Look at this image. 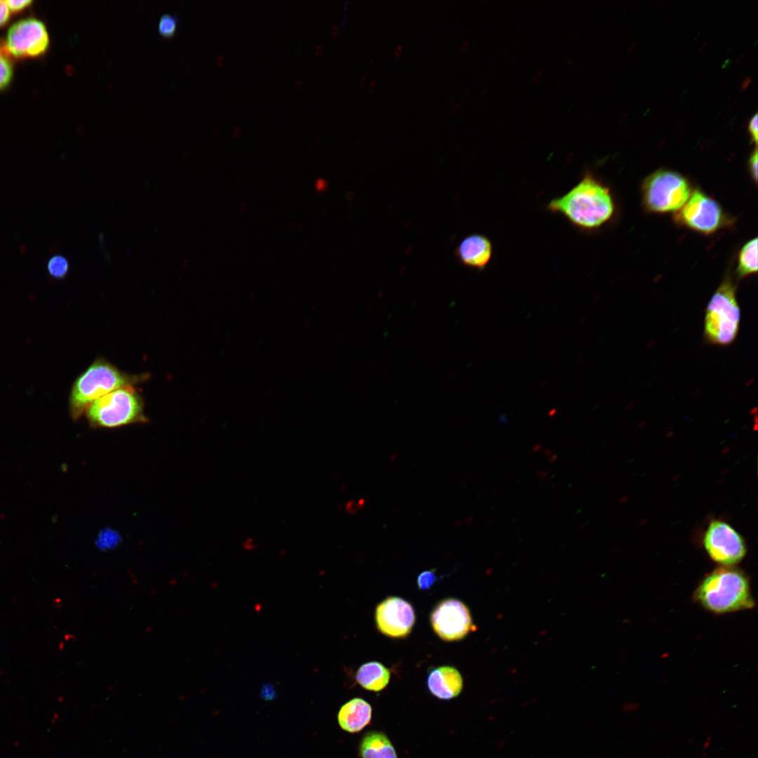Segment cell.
<instances>
[{"label": "cell", "instance_id": "5b68a950", "mask_svg": "<svg viewBox=\"0 0 758 758\" xmlns=\"http://www.w3.org/2000/svg\"><path fill=\"white\" fill-rule=\"evenodd\" d=\"M740 309L736 298V288L731 278L726 277L711 297L705 314L704 335L710 343L727 345L738 333Z\"/></svg>", "mask_w": 758, "mask_h": 758}, {"label": "cell", "instance_id": "30bf717a", "mask_svg": "<svg viewBox=\"0 0 758 758\" xmlns=\"http://www.w3.org/2000/svg\"><path fill=\"white\" fill-rule=\"evenodd\" d=\"M430 622L434 632L447 641L462 639L474 628L469 609L455 598L439 601L431 613Z\"/></svg>", "mask_w": 758, "mask_h": 758}, {"label": "cell", "instance_id": "9c48e42d", "mask_svg": "<svg viewBox=\"0 0 758 758\" xmlns=\"http://www.w3.org/2000/svg\"><path fill=\"white\" fill-rule=\"evenodd\" d=\"M49 45L44 24L30 18L14 23L8 29L6 41L0 49L18 58L36 57L44 54Z\"/></svg>", "mask_w": 758, "mask_h": 758}, {"label": "cell", "instance_id": "e0dca14e", "mask_svg": "<svg viewBox=\"0 0 758 758\" xmlns=\"http://www.w3.org/2000/svg\"><path fill=\"white\" fill-rule=\"evenodd\" d=\"M757 272V238L750 239L740 248L738 255L736 274L739 278Z\"/></svg>", "mask_w": 758, "mask_h": 758}, {"label": "cell", "instance_id": "7402d4cb", "mask_svg": "<svg viewBox=\"0 0 758 758\" xmlns=\"http://www.w3.org/2000/svg\"><path fill=\"white\" fill-rule=\"evenodd\" d=\"M437 580L434 570L421 572L417 578V585L420 590H429Z\"/></svg>", "mask_w": 758, "mask_h": 758}, {"label": "cell", "instance_id": "4fadbf2b", "mask_svg": "<svg viewBox=\"0 0 758 758\" xmlns=\"http://www.w3.org/2000/svg\"><path fill=\"white\" fill-rule=\"evenodd\" d=\"M427 684L434 696L441 700H450L460 693L463 683L457 669L451 666H440L429 673Z\"/></svg>", "mask_w": 758, "mask_h": 758}, {"label": "cell", "instance_id": "ac0fdd59", "mask_svg": "<svg viewBox=\"0 0 758 758\" xmlns=\"http://www.w3.org/2000/svg\"><path fill=\"white\" fill-rule=\"evenodd\" d=\"M48 274L55 279H62L68 274L69 263L62 255H55L49 258L46 265Z\"/></svg>", "mask_w": 758, "mask_h": 758}, {"label": "cell", "instance_id": "83f0119b", "mask_svg": "<svg viewBox=\"0 0 758 758\" xmlns=\"http://www.w3.org/2000/svg\"><path fill=\"white\" fill-rule=\"evenodd\" d=\"M244 545L246 546L247 548L253 547V546L255 545L254 540L253 538H248L244 543Z\"/></svg>", "mask_w": 758, "mask_h": 758}, {"label": "cell", "instance_id": "484cf974", "mask_svg": "<svg viewBox=\"0 0 758 758\" xmlns=\"http://www.w3.org/2000/svg\"><path fill=\"white\" fill-rule=\"evenodd\" d=\"M10 10L6 1H0V27L4 25L9 19Z\"/></svg>", "mask_w": 758, "mask_h": 758}, {"label": "cell", "instance_id": "5bb4252c", "mask_svg": "<svg viewBox=\"0 0 758 758\" xmlns=\"http://www.w3.org/2000/svg\"><path fill=\"white\" fill-rule=\"evenodd\" d=\"M371 717V705L362 698H355L341 707L338 714V721L343 730L357 733L370 724Z\"/></svg>", "mask_w": 758, "mask_h": 758}, {"label": "cell", "instance_id": "44dd1931", "mask_svg": "<svg viewBox=\"0 0 758 758\" xmlns=\"http://www.w3.org/2000/svg\"><path fill=\"white\" fill-rule=\"evenodd\" d=\"M119 540L120 538L117 533H108L106 531L100 535L96 544L100 550H106L113 549L119 544Z\"/></svg>", "mask_w": 758, "mask_h": 758}, {"label": "cell", "instance_id": "52a82bcc", "mask_svg": "<svg viewBox=\"0 0 758 758\" xmlns=\"http://www.w3.org/2000/svg\"><path fill=\"white\" fill-rule=\"evenodd\" d=\"M674 219L677 224L704 234L717 232L731 220L716 200L699 190L692 192L685 204L675 212Z\"/></svg>", "mask_w": 758, "mask_h": 758}, {"label": "cell", "instance_id": "1f68e13d", "mask_svg": "<svg viewBox=\"0 0 758 758\" xmlns=\"http://www.w3.org/2000/svg\"><path fill=\"white\" fill-rule=\"evenodd\" d=\"M459 107H460V104H459L458 102V103H456V104H455V105H453V106L452 107V108H451V111H452L453 112H456L458 111V109H459Z\"/></svg>", "mask_w": 758, "mask_h": 758}, {"label": "cell", "instance_id": "f1b7e54d", "mask_svg": "<svg viewBox=\"0 0 758 758\" xmlns=\"http://www.w3.org/2000/svg\"><path fill=\"white\" fill-rule=\"evenodd\" d=\"M469 46H470V41H468V40L465 41L461 45V50L463 51L467 50V48L469 47Z\"/></svg>", "mask_w": 758, "mask_h": 758}, {"label": "cell", "instance_id": "f546056e", "mask_svg": "<svg viewBox=\"0 0 758 758\" xmlns=\"http://www.w3.org/2000/svg\"><path fill=\"white\" fill-rule=\"evenodd\" d=\"M401 51H402V46H401V45H398V46H397V47L395 48V49H394V54H395L396 55H399L400 54V53H401Z\"/></svg>", "mask_w": 758, "mask_h": 758}, {"label": "cell", "instance_id": "7a4b0ae2", "mask_svg": "<svg viewBox=\"0 0 758 758\" xmlns=\"http://www.w3.org/2000/svg\"><path fill=\"white\" fill-rule=\"evenodd\" d=\"M693 599L705 611L722 615L750 610L756 602L747 574L736 566H721L698 583Z\"/></svg>", "mask_w": 758, "mask_h": 758}, {"label": "cell", "instance_id": "8992f818", "mask_svg": "<svg viewBox=\"0 0 758 758\" xmlns=\"http://www.w3.org/2000/svg\"><path fill=\"white\" fill-rule=\"evenodd\" d=\"M641 190L644 208L653 213L677 211L693 192L690 182L683 175L664 168L646 177Z\"/></svg>", "mask_w": 758, "mask_h": 758}, {"label": "cell", "instance_id": "277c9868", "mask_svg": "<svg viewBox=\"0 0 758 758\" xmlns=\"http://www.w3.org/2000/svg\"><path fill=\"white\" fill-rule=\"evenodd\" d=\"M91 427L114 428L147 421L143 400L133 385L114 390L93 401L86 411Z\"/></svg>", "mask_w": 758, "mask_h": 758}, {"label": "cell", "instance_id": "3957f363", "mask_svg": "<svg viewBox=\"0 0 758 758\" xmlns=\"http://www.w3.org/2000/svg\"><path fill=\"white\" fill-rule=\"evenodd\" d=\"M146 375H131L103 359L94 361L74 381L69 397L71 417L77 420L91 404L121 387L133 385Z\"/></svg>", "mask_w": 758, "mask_h": 758}, {"label": "cell", "instance_id": "ffe728a7", "mask_svg": "<svg viewBox=\"0 0 758 758\" xmlns=\"http://www.w3.org/2000/svg\"><path fill=\"white\" fill-rule=\"evenodd\" d=\"M13 75L12 66L7 57L0 51V90L5 88L11 82Z\"/></svg>", "mask_w": 758, "mask_h": 758}, {"label": "cell", "instance_id": "836d02e7", "mask_svg": "<svg viewBox=\"0 0 758 758\" xmlns=\"http://www.w3.org/2000/svg\"><path fill=\"white\" fill-rule=\"evenodd\" d=\"M366 76L365 74H362L361 76V77L359 78V83L361 84H363L366 81Z\"/></svg>", "mask_w": 758, "mask_h": 758}, {"label": "cell", "instance_id": "d6986e66", "mask_svg": "<svg viewBox=\"0 0 758 758\" xmlns=\"http://www.w3.org/2000/svg\"><path fill=\"white\" fill-rule=\"evenodd\" d=\"M178 18L170 14L163 15L158 24L159 32L166 37L172 36L176 29Z\"/></svg>", "mask_w": 758, "mask_h": 758}, {"label": "cell", "instance_id": "603a6c76", "mask_svg": "<svg viewBox=\"0 0 758 758\" xmlns=\"http://www.w3.org/2000/svg\"><path fill=\"white\" fill-rule=\"evenodd\" d=\"M757 149L755 147L750 156L747 164L751 178L755 183L757 182Z\"/></svg>", "mask_w": 758, "mask_h": 758}, {"label": "cell", "instance_id": "7c38bea8", "mask_svg": "<svg viewBox=\"0 0 758 758\" xmlns=\"http://www.w3.org/2000/svg\"><path fill=\"white\" fill-rule=\"evenodd\" d=\"M493 254L492 241L486 235L472 234L458 245L455 255L461 264L477 270H483Z\"/></svg>", "mask_w": 758, "mask_h": 758}, {"label": "cell", "instance_id": "d6a6232c", "mask_svg": "<svg viewBox=\"0 0 758 758\" xmlns=\"http://www.w3.org/2000/svg\"><path fill=\"white\" fill-rule=\"evenodd\" d=\"M710 739H711L710 736L707 737V740H706L705 743H704V748L705 749H707L708 747V746H709V745L710 743Z\"/></svg>", "mask_w": 758, "mask_h": 758}, {"label": "cell", "instance_id": "cb8c5ba5", "mask_svg": "<svg viewBox=\"0 0 758 758\" xmlns=\"http://www.w3.org/2000/svg\"><path fill=\"white\" fill-rule=\"evenodd\" d=\"M757 125H758V118H757V114L756 113L750 119V120L749 121L748 127H747L748 128V132L750 133L751 140H752V142H754L755 143L757 142V137H758V126H757Z\"/></svg>", "mask_w": 758, "mask_h": 758}, {"label": "cell", "instance_id": "6da1fadb", "mask_svg": "<svg viewBox=\"0 0 758 758\" xmlns=\"http://www.w3.org/2000/svg\"><path fill=\"white\" fill-rule=\"evenodd\" d=\"M546 209L567 220L582 232L599 230L614 215L616 204L610 188L590 171L561 196L553 198Z\"/></svg>", "mask_w": 758, "mask_h": 758}, {"label": "cell", "instance_id": "2e32d148", "mask_svg": "<svg viewBox=\"0 0 758 758\" xmlns=\"http://www.w3.org/2000/svg\"><path fill=\"white\" fill-rule=\"evenodd\" d=\"M359 754L361 758H398L388 737L378 731L364 735L359 745Z\"/></svg>", "mask_w": 758, "mask_h": 758}, {"label": "cell", "instance_id": "e575fe53", "mask_svg": "<svg viewBox=\"0 0 758 758\" xmlns=\"http://www.w3.org/2000/svg\"><path fill=\"white\" fill-rule=\"evenodd\" d=\"M467 94V90H465L462 93V98H463Z\"/></svg>", "mask_w": 758, "mask_h": 758}, {"label": "cell", "instance_id": "9a60e30c", "mask_svg": "<svg viewBox=\"0 0 758 758\" xmlns=\"http://www.w3.org/2000/svg\"><path fill=\"white\" fill-rule=\"evenodd\" d=\"M356 681L364 689L373 692L383 690L389 684L390 671L376 661L361 665L356 672Z\"/></svg>", "mask_w": 758, "mask_h": 758}, {"label": "cell", "instance_id": "4dcf8cb0", "mask_svg": "<svg viewBox=\"0 0 758 758\" xmlns=\"http://www.w3.org/2000/svg\"><path fill=\"white\" fill-rule=\"evenodd\" d=\"M375 81H370V82L368 83V89L369 91H371V90H373V88H374V86H375Z\"/></svg>", "mask_w": 758, "mask_h": 758}, {"label": "cell", "instance_id": "8fae6325", "mask_svg": "<svg viewBox=\"0 0 758 758\" xmlns=\"http://www.w3.org/2000/svg\"><path fill=\"white\" fill-rule=\"evenodd\" d=\"M375 623L383 634L392 638H403L411 631L415 620L411 604L399 597H388L375 609Z\"/></svg>", "mask_w": 758, "mask_h": 758}, {"label": "cell", "instance_id": "d4e9b609", "mask_svg": "<svg viewBox=\"0 0 758 758\" xmlns=\"http://www.w3.org/2000/svg\"><path fill=\"white\" fill-rule=\"evenodd\" d=\"M6 3L9 10L13 12H18L28 6L32 3V1L22 0V1H6Z\"/></svg>", "mask_w": 758, "mask_h": 758}, {"label": "cell", "instance_id": "4316f807", "mask_svg": "<svg viewBox=\"0 0 758 758\" xmlns=\"http://www.w3.org/2000/svg\"><path fill=\"white\" fill-rule=\"evenodd\" d=\"M274 690L271 688V686H264L263 690H262V693H263L264 696H267V697H268V698H270L271 696L274 695Z\"/></svg>", "mask_w": 758, "mask_h": 758}, {"label": "cell", "instance_id": "ba28073f", "mask_svg": "<svg viewBox=\"0 0 758 758\" xmlns=\"http://www.w3.org/2000/svg\"><path fill=\"white\" fill-rule=\"evenodd\" d=\"M703 545L710 558L721 566H735L747 552L743 537L721 520L710 523L703 535Z\"/></svg>", "mask_w": 758, "mask_h": 758}]
</instances>
